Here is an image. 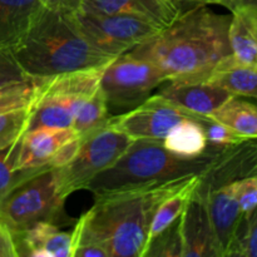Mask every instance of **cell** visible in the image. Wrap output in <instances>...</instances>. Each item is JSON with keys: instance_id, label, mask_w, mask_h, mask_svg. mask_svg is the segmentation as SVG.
Returning <instances> with one entry per match:
<instances>
[{"instance_id": "30", "label": "cell", "mask_w": 257, "mask_h": 257, "mask_svg": "<svg viewBox=\"0 0 257 257\" xmlns=\"http://www.w3.org/2000/svg\"><path fill=\"white\" fill-rule=\"evenodd\" d=\"M196 122L202 127L207 143L213 146H231L245 141L238 133L212 117L201 115Z\"/></svg>"}, {"instance_id": "5", "label": "cell", "mask_w": 257, "mask_h": 257, "mask_svg": "<svg viewBox=\"0 0 257 257\" xmlns=\"http://www.w3.org/2000/svg\"><path fill=\"white\" fill-rule=\"evenodd\" d=\"M64 202L57 171L47 166L24 178L3 198L0 218L15 235L40 221L57 223Z\"/></svg>"}, {"instance_id": "24", "label": "cell", "mask_w": 257, "mask_h": 257, "mask_svg": "<svg viewBox=\"0 0 257 257\" xmlns=\"http://www.w3.org/2000/svg\"><path fill=\"white\" fill-rule=\"evenodd\" d=\"M109 118L107 102L99 87V89L89 99L80 105L73 120L72 128L75 135L84 138L85 136L104 125Z\"/></svg>"}, {"instance_id": "34", "label": "cell", "mask_w": 257, "mask_h": 257, "mask_svg": "<svg viewBox=\"0 0 257 257\" xmlns=\"http://www.w3.org/2000/svg\"><path fill=\"white\" fill-rule=\"evenodd\" d=\"M17 245L12 230L0 218V257H18Z\"/></svg>"}, {"instance_id": "1", "label": "cell", "mask_w": 257, "mask_h": 257, "mask_svg": "<svg viewBox=\"0 0 257 257\" xmlns=\"http://www.w3.org/2000/svg\"><path fill=\"white\" fill-rule=\"evenodd\" d=\"M231 17L200 5L181 12L171 24L127 52L155 64L167 80H205L232 57Z\"/></svg>"}, {"instance_id": "26", "label": "cell", "mask_w": 257, "mask_h": 257, "mask_svg": "<svg viewBox=\"0 0 257 257\" xmlns=\"http://www.w3.org/2000/svg\"><path fill=\"white\" fill-rule=\"evenodd\" d=\"M32 105L0 113V150L10 147L28 131Z\"/></svg>"}, {"instance_id": "8", "label": "cell", "mask_w": 257, "mask_h": 257, "mask_svg": "<svg viewBox=\"0 0 257 257\" xmlns=\"http://www.w3.org/2000/svg\"><path fill=\"white\" fill-rule=\"evenodd\" d=\"M74 18L85 39L109 57L130 52L157 34L162 28L131 15H102L75 12Z\"/></svg>"}, {"instance_id": "38", "label": "cell", "mask_w": 257, "mask_h": 257, "mask_svg": "<svg viewBox=\"0 0 257 257\" xmlns=\"http://www.w3.org/2000/svg\"><path fill=\"white\" fill-rule=\"evenodd\" d=\"M255 176H257V160H256V166H255Z\"/></svg>"}, {"instance_id": "16", "label": "cell", "mask_w": 257, "mask_h": 257, "mask_svg": "<svg viewBox=\"0 0 257 257\" xmlns=\"http://www.w3.org/2000/svg\"><path fill=\"white\" fill-rule=\"evenodd\" d=\"M202 198L207 206L221 257H226L241 217H242L240 206L236 201L231 185L217 188L203 196Z\"/></svg>"}, {"instance_id": "6", "label": "cell", "mask_w": 257, "mask_h": 257, "mask_svg": "<svg viewBox=\"0 0 257 257\" xmlns=\"http://www.w3.org/2000/svg\"><path fill=\"white\" fill-rule=\"evenodd\" d=\"M165 82V74L155 64L124 53L108 63L99 87L113 117L142 104Z\"/></svg>"}, {"instance_id": "10", "label": "cell", "mask_w": 257, "mask_h": 257, "mask_svg": "<svg viewBox=\"0 0 257 257\" xmlns=\"http://www.w3.org/2000/svg\"><path fill=\"white\" fill-rule=\"evenodd\" d=\"M180 220L182 257H221L207 206L195 191L181 213Z\"/></svg>"}, {"instance_id": "29", "label": "cell", "mask_w": 257, "mask_h": 257, "mask_svg": "<svg viewBox=\"0 0 257 257\" xmlns=\"http://www.w3.org/2000/svg\"><path fill=\"white\" fill-rule=\"evenodd\" d=\"M35 99L34 82L22 83L0 90V113L30 107Z\"/></svg>"}, {"instance_id": "4", "label": "cell", "mask_w": 257, "mask_h": 257, "mask_svg": "<svg viewBox=\"0 0 257 257\" xmlns=\"http://www.w3.org/2000/svg\"><path fill=\"white\" fill-rule=\"evenodd\" d=\"M222 147L226 146L208 143L205 153L195 158H186L168 151L162 140H135L119 160L98 173L84 190L90 191L94 197H98L200 176Z\"/></svg>"}, {"instance_id": "3", "label": "cell", "mask_w": 257, "mask_h": 257, "mask_svg": "<svg viewBox=\"0 0 257 257\" xmlns=\"http://www.w3.org/2000/svg\"><path fill=\"white\" fill-rule=\"evenodd\" d=\"M12 53L30 79L103 67L114 59L85 39L74 13L48 8L38 15Z\"/></svg>"}, {"instance_id": "7", "label": "cell", "mask_w": 257, "mask_h": 257, "mask_svg": "<svg viewBox=\"0 0 257 257\" xmlns=\"http://www.w3.org/2000/svg\"><path fill=\"white\" fill-rule=\"evenodd\" d=\"M133 142L132 137L107 123L85 136L74 160L64 167L55 168L63 197L84 190L98 173L114 165Z\"/></svg>"}, {"instance_id": "20", "label": "cell", "mask_w": 257, "mask_h": 257, "mask_svg": "<svg viewBox=\"0 0 257 257\" xmlns=\"http://www.w3.org/2000/svg\"><path fill=\"white\" fill-rule=\"evenodd\" d=\"M205 80L225 88L233 97L257 99V65L241 64L230 57Z\"/></svg>"}, {"instance_id": "9", "label": "cell", "mask_w": 257, "mask_h": 257, "mask_svg": "<svg viewBox=\"0 0 257 257\" xmlns=\"http://www.w3.org/2000/svg\"><path fill=\"white\" fill-rule=\"evenodd\" d=\"M200 117L156 93L138 107L110 117L107 124L133 140H163L180 122L197 120Z\"/></svg>"}, {"instance_id": "23", "label": "cell", "mask_w": 257, "mask_h": 257, "mask_svg": "<svg viewBox=\"0 0 257 257\" xmlns=\"http://www.w3.org/2000/svg\"><path fill=\"white\" fill-rule=\"evenodd\" d=\"M200 176H193L190 180L186 181V183L180 188V190H177L176 192H173L172 195L168 196V197L166 198L165 201H162V203L158 206L155 215H153L152 222H151L147 246L158 233L162 232L165 228H167L171 223L175 222V221L180 217L181 213L185 210L187 202L190 201L196 186H197L198 177H200Z\"/></svg>"}, {"instance_id": "36", "label": "cell", "mask_w": 257, "mask_h": 257, "mask_svg": "<svg viewBox=\"0 0 257 257\" xmlns=\"http://www.w3.org/2000/svg\"><path fill=\"white\" fill-rule=\"evenodd\" d=\"M43 7L60 12L75 13L79 10L83 0H40Z\"/></svg>"}, {"instance_id": "33", "label": "cell", "mask_w": 257, "mask_h": 257, "mask_svg": "<svg viewBox=\"0 0 257 257\" xmlns=\"http://www.w3.org/2000/svg\"><path fill=\"white\" fill-rule=\"evenodd\" d=\"M82 137L75 136V137L70 138L69 141L63 143V145L55 151L54 155L52 156L49 163H48V167L60 168L69 165V163L74 160L75 156L78 155V151H79L80 146H82Z\"/></svg>"}, {"instance_id": "18", "label": "cell", "mask_w": 257, "mask_h": 257, "mask_svg": "<svg viewBox=\"0 0 257 257\" xmlns=\"http://www.w3.org/2000/svg\"><path fill=\"white\" fill-rule=\"evenodd\" d=\"M43 9L40 0H0V49L12 52Z\"/></svg>"}, {"instance_id": "31", "label": "cell", "mask_w": 257, "mask_h": 257, "mask_svg": "<svg viewBox=\"0 0 257 257\" xmlns=\"http://www.w3.org/2000/svg\"><path fill=\"white\" fill-rule=\"evenodd\" d=\"M29 80L32 79L23 72L13 53L0 49V90Z\"/></svg>"}, {"instance_id": "32", "label": "cell", "mask_w": 257, "mask_h": 257, "mask_svg": "<svg viewBox=\"0 0 257 257\" xmlns=\"http://www.w3.org/2000/svg\"><path fill=\"white\" fill-rule=\"evenodd\" d=\"M230 185L241 212L247 213L257 207V176H248Z\"/></svg>"}, {"instance_id": "15", "label": "cell", "mask_w": 257, "mask_h": 257, "mask_svg": "<svg viewBox=\"0 0 257 257\" xmlns=\"http://www.w3.org/2000/svg\"><path fill=\"white\" fill-rule=\"evenodd\" d=\"M105 67L107 65L33 79L35 84V98L89 99L99 89L100 78Z\"/></svg>"}, {"instance_id": "12", "label": "cell", "mask_w": 257, "mask_h": 257, "mask_svg": "<svg viewBox=\"0 0 257 257\" xmlns=\"http://www.w3.org/2000/svg\"><path fill=\"white\" fill-rule=\"evenodd\" d=\"M78 12L102 15H131L165 28L180 10L171 0H83Z\"/></svg>"}, {"instance_id": "22", "label": "cell", "mask_w": 257, "mask_h": 257, "mask_svg": "<svg viewBox=\"0 0 257 257\" xmlns=\"http://www.w3.org/2000/svg\"><path fill=\"white\" fill-rule=\"evenodd\" d=\"M211 117L223 123L245 140L257 138V105L232 97Z\"/></svg>"}, {"instance_id": "13", "label": "cell", "mask_w": 257, "mask_h": 257, "mask_svg": "<svg viewBox=\"0 0 257 257\" xmlns=\"http://www.w3.org/2000/svg\"><path fill=\"white\" fill-rule=\"evenodd\" d=\"M75 136L73 128L40 127L28 130L19 140L17 168L34 172L47 167L55 151Z\"/></svg>"}, {"instance_id": "19", "label": "cell", "mask_w": 257, "mask_h": 257, "mask_svg": "<svg viewBox=\"0 0 257 257\" xmlns=\"http://www.w3.org/2000/svg\"><path fill=\"white\" fill-rule=\"evenodd\" d=\"M85 100L53 97L35 98L32 104L28 130L40 127L72 128L75 114Z\"/></svg>"}, {"instance_id": "25", "label": "cell", "mask_w": 257, "mask_h": 257, "mask_svg": "<svg viewBox=\"0 0 257 257\" xmlns=\"http://www.w3.org/2000/svg\"><path fill=\"white\" fill-rule=\"evenodd\" d=\"M226 256L257 257V207L242 213Z\"/></svg>"}, {"instance_id": "28", "label": "cell", "mask_w": 257, "mask_h": 257, "mask_svg": "<svg viewBox=\"0 0 257 257\" xmlns=\"http://www.w3.org/2000/svg\"><path fill=\"white\" fill-rule=\"evenodd\" d=\"M18 146L19 141L10 147L0 150V202L18 183L35 172L19 171L17 168Z\"/></svg>"}, {"instance_id": "37", "label": "cell", "mask_w": 257, "mask_h": 257, "mask_svg": "<svg viewBox=\"0 0 257 257\" xmlns=\"http://www.w3.org/2000/svg\"><path fill=\"white\" fill-rule=\"evenodd\" d=\"M241 3H253V4H257V0H241Z\"/></svg>"}, {"instance_id": "2", "label": "cell", "mask_w": 257, "mask_h": 257, "mask_svg": "<svg viewBox=\"0 0 257 257\" xmlns=\"http://www.w3.org/2000/svg\"><path fill=\"white\" fill-rule=\"evenodd\" d=\"M190 178L94 197V205L72 231L73 250L94 246L107 257H142L156 210Z\"/></svg>"}, {"instance_id": "27", "label": "cell", "mask_w": 257, "mask_h": 257, "mask_svg": "<svg viewBox=\"0 0 257 257\" xmlns=\"http://www.w3.org/2000/svg\"><path fill=\"white\" fill-rule=\"evenodd\" d=\"M183 246L181 236V220L180 217L171 223L167 228L158 233L143 252L146 256L158 257H182Z\"/></svg>"}, {"instance_id": "21", "label": "cell", "mask_w": 257, "mask_h": 257, "mask_svg": "<svg viewBox=\"0 0 257 257\" xmlns=\"http://www.w3.org/2000/svg\"><path fill=\"white\" fill-rule=\"evenodd\" d=\"M162 141L168 151L186 158L198 157L205 153L208 145L202 127L193 119L178 123Z\"/></svg>"}, {"instance_id": "14", "label": "cell", "mask_w": 257, "mask_h": 257, "mask_svg": "<svg viewBox=\"0 0 257 257\" xmlns=\"http://www.w3.org/2000/svg\"><path fill=\"white\" fill-rule=\"evenodd\" d=\"M18 253L33 257H72L73 232H64L57 223L40 221L15 233Z\"/></svg>"}, {"instance_id": "17", "label": "cell", "mask_w": 257, "mask_h": 257, "mask_svg": "<svg viewBox=\"0 0 257 257\" xmlns=\"http://www.w3.org/2000/svg\"><path fill=\"white\" fill-rule=\"evenodd\" d=\"M231 12L228 39L233 59L241 64L257 65V4L241 3Z\"/></svg>"}, {"instance_id": "35", "label": "cell", "mask_w": 257, "mask_h": 257, "mask_svg": "<svg viewBox=\"0 0 257 257\" xmlns=\"http://www.w3.org/2000/svg\"><path fill=\"white\" fill-rule=\"evenodd\" d=\"M171 2L177 7V9L180 10L181 13L190 9V8L200 7V5H210V4L222 5V7L232 10L236 5L240 4L241 0H171Z\"/></svg>"}, {"instance_id": "11", "label": "cell", "mask_w": 257, "mask_h": 257, "mask_svg": "<svg viewBox=\"0 0 257 257\" xmlns=\"http://www.w3.org/2000/svg\"><path fill=\"white\" fill-rule=\"evenodd\" d=\"M158 94L198 115L211 117L233 97L228 90L207 80H167Z\"/></svg>"}]
</instances>
